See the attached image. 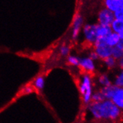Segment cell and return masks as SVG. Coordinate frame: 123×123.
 <instances>
[{"label": "cell", "mask_w": 123, "mask_h": 123, "mask_svg": "<svg viewBox=\"0 0 123 123\" xmlns=\"http://www.w3.org/2000/svg\"><path fill=\"white\" fill-rule=\"evenodd\" d=\"M92 117L96 120L115 122L120 119L122 112L111 100H104L100 102H91L87 107Z\"/></svg>", "instance_id": "6da1fadb"}, {"label": "cell", "mask_w": 123, "mask_h": 123, "mask_svg": "<svg viewBox=\"0 0 123 123\" xmlns=\"http://www.w3.org/2000/svg\"><path fill=\"white\" fill-rule=\"evenodd\" d=\"M80 92L83 96L84 104L89 105L91 102V98L92 95V79L89 74H85L82 76L80 86H79Z\"/></svg>", "instance_id": "7a4b0ae2"}, {"label": "cell", "mask_w": 123, "mask_h": 123, "mask_svg": "<svg viewBox=\"0 0 123 123\" xmlns=\"http://www.w3.org/2000/svg\"><path fill=\"white\" fill-rule=\"evenodd\" d=\"M97 27H98V23L85 24L83 26V34L84 36L85 40L92 45L98 38Z\"/></svg>", "instance_id": "3957f363"}, {"label": "cell", "mask_w": 123, "mask_h": 123, "mask_svg": "<svg viewBox=\"0 0 123 123\" xmlns=\"http://www.w3.org/2000/svg\"><path fill=\"white\" fill-rule=\"evenodd\" d=\"M97 19H98V24L100 25H105V26H111L114 18V14L113 12L110 11L105 8V7L101 8L98 13L97 15Z\"/></svg>", "instance_id": "277c9868"}, {"label": "cell", "mask_w": 123, "mask_h": 123, "mask_svg": "<svg viewBox=\"0 0 123 123\" xmlns=\"http://www.w3.org/2000/svg\"><path fill=\"white\" fill-rule=\"evenodd\" d=\"M94 48V51L97 54L98 58L100 60H105L106 58L109 57H111L112 55V49L111 47L108 46L107 44L102 45L96 47H93Z\"/></svg>", "instance_id": "5b68a950"}, {"label": "cell", "mask_w": 123, "mask_h": 123, "mask_svg": "<svg viewBox=\"0 0 123 123\" xmlns=\"http://www.w3.org/2000/svg\"><path fill=\"white\" fill-rule=\"evenodd\" d=\"M83 23H84V18L81 14H77V15H75L74 20H73V24H72V37L73 40H75L78 38L79 33H80L81 29L83 26Z\"/></svg>", "instance_id": "8992f818"}, {"label": "cell", "mask_w": 123, "mask_h": 123, "mask_svg": "<svg viewBox=\"0 0 123 123\" xmlns=\"http://www.w3.org/2000/svg\"><path fill=\"white\" fill-rule=\"evenodd\" d=\"M81 69L85 70L87 72H93L96 70V63L95 61L91 60L90 57H85L80 58L79 61V66Z\"/></svg>", "instance_id": "52a82bcc"}, {"label": "cell", "mask_w": 123, "mask_h": 123, "mask_svg": "<svg viewBox=\"0 0 123 123\" xmlns=\"http://www.w3.org/2000/svg\"><path fill=\"white\" fill-rule=\"evenodd\" d=\"M104 7L114 13L123 8V0H105L104 1Z\"/></svg>", "instance_id": "ba28073f"}, {"label": "cell", "mask_w": 123, "mask_h": 123, "mask_svg": "<svg viewBox=\"0 0 123 123\" xmlns=\"http://www.w3.org/2000/svg\"><path fill=\"white\" fill-rule=\"evenodd\" d=\"M112 102L117 106L121 111H123V88L117 87L111 98Z\"/></svg>", "instance_id": "9c48e42d"}, {"label": "cell", "mask_w": 123, "mask_h": 123, "mask_svg": "<svg viewBox=\"0 0 123 123\" xmlns=\"http://www.w3.org/2000/svg\"><path fill=\"white\" fill-rule=\"evenodd\" d=\"M117 86L113 84H111L109 86H106V87H102L100 89L101 92L102 93V95L106 100H111L115 91L117 90Z\"/></svg>", "instance_id": "30bf717a"}, {"label": "cell", "mask_w": 123, "mask_h": 123, "mask_svg": "<svg viewBox=\"0 0 123 123\" xmlns=\"http://www.w3.org/2000/svg\"><path fill=\"white\" fill-rule=\"evenodd\" d=\"M119 40H120V38L119 37V34L114 32H112L111 34L108 35L107 37H105V42L107 43V45L111 48L117 46Z\"/></svg>", "instance_id": "8fae6325"}, {"label": "cell", "mask_w": 123, "mask_h": 123, "mask_svg": "<svg viewBox=\"0 0 123 123\" xmlns=\"http://www.w3.org/2000/svg\"><path fill=\"white\" fill-rule=\"evenodd\" d=\"M113 31L111 30V26L100 25L98 24L97 27V35L98 37H106Z\"/></svg>", "instance_id": "7c38bea8"}, {"label": "cell", "mask_w": 123, "mask_h": 123, "mask_svg": "<svg viewBox=\"0 0 123 123\" xmlns=\"http://www.w3.org/2000/svg\"><path fill=\"white\" fill-rule=\"evenodd\" d=\"M98 82L102 86V87H106V86H109L111 84H113V82L111 81V79L110 78L109 75L105 73L102 74L98 76Z\"/></svg>", "instance_id": "4fadbf2b"}, {"label": "cell", "mask_w": 123, "mask_h": 123, "mask_svg": "<svg viewBox=\"0 0 123 123\" xmlns=\"http://www.w3.org/2000/svg\"><path fill=\"white\" fill-rule=\"evenodd\" d=\"M111 28L113 32L119 34L121 31H123V21L114 19L111 25Z\"/></svg>", "instance_id": "5bb4252c"}, {"label": "cell", "mask_w": 123, "mask_h": 123, "mask_svg": "<svg viewBox=\"0 0 123 123\" xmlns=\"http://www.w3.org/2000/svg\"><path fill=\"white\" fill-rule=\"evenodd\" d=\"M113 84L117 86V87L123 88V70L120 69V71L115 76L114 80L113 81Z\"/></svg>", "instance_id": "9a60e30c"}, {"label": "cell", "mask_w": 123, "mask_h": 123, "mask_svg": "<svg viewBox=\"0 0 123 123\" xmlns=\"http://www.w3.org/2000/svg\"><path fill=\"white\" fill-rule=\"evenodd\" d=\"M103 62L108 69H113L117 67V61L114 59L112 56L104 60Z\"/></svg>", "instance_id": "2e32d148"}, {"label": "cell", "mask_w": 123, "mask_h": 123, "mask_svg": "<svg viewBox=\"0 0 123 123\" xmlns=\"http://www.w3.org/2000/svg\"><path fill=\"white\" fill-rule=\"evenodd\" d=\"M104 100H105V99L102 95V93L101 92L100 90H96V91L92 92L91 102H102V101H104Z\"/></svg>", "instance_id": "e0dca14e"}, {"label": "cell", "mask_w": 123, "mask_h": 123, "mask_svg": "<svg viewBox=\"0 0 123 123\" xmlns=\"http://www.w3.org/2000/svg\"><path fill=\"white\" fill-rule=\"evenodd\" d=\"M34 86H35L36 89L37 90H43L45 86V79L43 76H39L35 79L34 81Z\"/></svg>", "instance_id": "ac0fdd59"}, {"label": "cell", "mask_w": 123, "mask_h": 123, "mask_svg": "<svg viewBox=\"0 0 123 123\" xmlns=\"http://www.w3.org/2000/svg\"><path fill=\"white\" fill-rule=\"evenodd\" d=\"M114 59L117 61H119L121 57H123V51L119 49L118 47L115 46L112 49V55H111Z\"/></svg>", "instance_id": "d6986e66"}, {"label": "cell", "mask_w": 123, "mask_h": 123, "mask_svg": "<svg viewBox=\"0 0 123 123\" xmlns=\"http://www.w3.org/2000/svg\"><path fill=\"white\" fill-rule=\"evenodd\" d=\"M67 61H68V63L71 64L72 66L78 67L79 61H80V57H78L75 55H69Z\"/></svg>", "instance_id": "ffe728a7"}, {"label": "cell", "mask_w": 123, "mask_h": 123, "mask_svg": "<svg viewBox=\"0 0 123 123\" xmlns=\"http://www.w3.org/2000/svg\"><path fill=\"white\" fill-rule=\"evenodd\" d=\"M70 49L67 46H63L60 48V53L62 56H67L69 55Z\"/></svg>", "instance_id": "44dd1931"}, {"label": "cell", "mask_w": 123, "mask_h": 123, "mask_svg": "<svg viewBox=\"0 0 123 123\" xmlns=\"http://www.w3.org/2000/svg\"><path fill=\"white\" fill-rule=\"evenodd\" d=\"M113 14H114L115 19L123 21V8L120 9V10H119L117 11H116V12H114Z\"/></svg>", "instance_id": "7402d4cb"}, {"label": "cell", "mask_w": 123, "mask_h": 123, "mask_svg": "<svg viewBox=\"0 0 123 123\" xmlns=\"http://www.w3.org/2000/svg\"><path fill=\"white\" fill-rule=\"evenodd\" d=\"M88 57H90V58L91 60H92L93 61H98V60H99V58H98V57L97 54L95 52V51H94V50H93V51H92V52H90Z\"/></svg>", "instance_id": "603a6c76"}, {"label": "cell", "mask_w": 123, "mask_h": 123, "mask_svg": "<svg viewBox=\"0 0 123 123\" xmlns=\"http://www.w3.org/2000/svg\"><path fill=\"white\" fill-rule=\"evenodd\" d=\"M117 67L120 69L123 70V57H121V58L117 61Z\"/></svg>", "instance_id": "cb8c5ba5"}, {"label": "cell", "mask_w": 123, "mask_h": 123, "mask_svg": "<svg viewBox=\"0 0 123 123\" xmlns=\"http://www.w3.org/2000/svg\"><path fill=\"white\" fill-rule=\"evenodd\" d=\"M32 91H33V89H32L31 86H25L24 90H23V92L25 93H31Z\"/></svg>", "instance_id": "d4e9b609"}, {"label": "cell", "mask_w": 123, "mask_h": 123, "mask_svg": "<svg viewBox=\"0 0 123 123\" xmlns=\"http://www.w3.org/2000/svg\"><path fill=\"white\" fill-rule=\"evenodd\" d=\"M117 47L120 49L121 50L123 51V40H120L118 43V44L117 45Z\"/></svg>", "instance_id": "484cf974"}, {"label": "cell", "mask_w": 123, "mask_h": 123, "mask_svg": "<svg viewBox=\"0 0 123 123\" xmlns=\"http://www.w3.org/2000/svg\"><path fill=\"white\" fill-rule=\"evenodd\" d=\"M119 37L120 40H123V31H121V32L119 34Z\"/></svg>", "instance_id": "4316f807"}]
</instances>
